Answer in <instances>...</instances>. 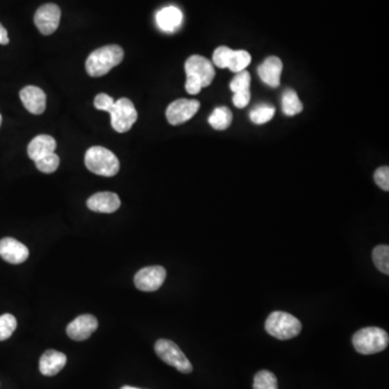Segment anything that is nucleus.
<instances>
[{
	"label": "nucleus",
	"instance_id": "obj_1",
	"mask_svg": "<svg viewBox=\"0 0 389 389\" xmlns=\"http://www.w3.org/2000/svg\"><path fill=\"white\" fill-rule=\"evenodd\" d=\"M185 72L188 76L185 89L192 95L198 94L202 88L209 87L215 76L211 62L201 56H190L185 62Z\"/></svg>",
	"mask_w": 389,
	"mask_h": 389
},
{
	"label": "nucleus",
	"instance_id": "obj_2",
	"mask_svg": "<svg viewBox=\"0 0 389 389\" xmlns=\"http://www.w3.org/2000/svg\"><path fill=\"white\" fill-rule=\"evenodd\" d=\"M124 52L117 44L97 49L89 56L85 62V69L91 77H102L110 73L112 68L119 65L124 60Z\"/></svg>",
	"mask_w": 389,
	"mask_h": 389
},
{
	"label": "nucleus",
	"instance_id": "obj_3",
	"mask_svg": "<svg viewBox=\"0 0 389 389\" xmlns=\"http://www.w3.org/2000/svg\"><path fill=\"white\" fill-rule=\"evenodd\" d=\"M85 163L91 172L107 178L116 175L120 168L116 155L102 146H92L88 149Z\"/></svg>",
	"mask_w": 389,
	"mask_h": 389
},
{
	"label": "nucleus",
	"instance_id": "obj_4",
	"mask_svg": "<svg viewBox=\"0 0 389 389\" xmlns=\"http://www.w3.org/2000/svg\"><path fill=\"white\" fill-rule=\"evenodd\" d=\"M389 336L386 331L377 326H367L357 331L353 336V345L361 355H373L386 349Z\"/></svg>",
	"mask_w": 389,
	"mask_h": 389
},
{
	"label": "nucleus",
	"instance_id": "obj_5",
	"mask_svg": "<svg viewBox=\"0 0 389 389\" xmlns=\"http://www.w3.org/2000/svg\"><path fill=\"white\" fill-rule=\"evenodd\" d=\"M265 330L272 338L291 340L301 333V324L293 315L285 311H274L266 320Z\"/></svg>",
	"mask_w": 389,
	"mask_h": 389
},
{
	"label": "nucleus",
	"instance_id": "obj_6",
	"mask_svg": "<svg viewBox=\"0 0 389 389\" xmlns=\"http://www.w3.org/2000/svg\"><path fill=\"white\" fill-rule=\"evenodd\" d=\"M155 351L163 363L174 367L181 373L188 374L192 372V365L190 360L172 340H165V338L157 340L155 344Z\"/></svg>",
	"mask_w": 389,
	"mask_h": 389
},
{
	"label": "nucleus",
	"instance_id": "obj_7",
	"mask_svg": "<svg viewBox=\"0 0 389 389\" xmlns=\"http://www.w3.org/2000/svg\"><path fill=\"white\" fill-rule=\"evenodd\" d=\"M110 124L113 129L118 133H124L129 131L132 126L135 124L138 119V112L133 103L126 99L122 97L116 101L110 110Z\"/></svg>",
	"mask_w": 389,
	"mask_h": 389
},
{
	"label": "nucleus",
	"instance_id": "obj_8",
	"mask_svg": "<svg viewBox=\"0 0 389 389\" xmlns=\"http://www.w3.org/2000/svg\"><path fill=\"white\" fill-rule=\"evenodd\" d=\"M199 108V101L180 99L169 105L165 116L172 126H179L192 119Z\"/></svg>",
	"mask_w": 389,
	"mask_h": 389
},
{
	"label": "nucleus",
	"instance_id": "obj_9",
	"mask_svg": "<svg viewBox=\"0 0 389 389\" xmlns=\"http://www.w3.org/2000/svg\"><path fill=\"white\" fill-rule=\"evenodd\" d=\"M61 19V9L54 3H47L38 8L35 13V25L42 35L53 34Z\"/></svg>",
	"mask_w": 389,
	"mask_h": 389
},
{
	"label": "nucleus",
	"instance_id": "obj_10",
	"mask_svg": "<svg viewBox=\"0 0 389 389\" xmlns=\"http://www.w3.org/2000/svg\"><path fill=\"white\" fill-rule=\"evenodd\" d=\"M167 272L163 266H149L136 272L134 285L144 292L157 291L163 285Z\"/></svg>",
	"mask_w": 389,
	"mask_h": 389
},
{
	"label": "nucleus",
	"instance_id": "obj_11",
	"mask_svg": "<svg viewBox=\"0 0 389 389\" xmlns=\"http://www.w3.org/2000/svg\"><path fill=\"white\" fill-rule=\"evenodd\" d=\"M97 326H99V322L94 316L81 315L68 324L66 328V333L72 340L81 342V340L90 338L97 331Z\"/></svg>",
	"mask_w": 389,
	"mask_h": 389
},
{
	"label": "nucleus",
	"instance_id": "obj_12",
	"mask_svg": "<svg viewBox=\"0 0 389 389\" xmlns=\"http://www.w3.org/2000/svg\"><path fill=\"white\" fill-rule=\"evenodd\" d=\"M0 256L10 264H22L28 258L29 251L22 242L7 237L0 240Z\"/></svg>",
	"mask_w": 389,
	"mask_h": 389
},
{
	"label": "nucleus",
	"instance_id": "obj_13",
	"mask_svg": "<svg viewBox=\"0 0 389 389\" xmlns=\"http://www.w3.org/2000/svg\"><path fill=\"white\" fill-rule=\"evenodd\" d=\"M19 97L23 105L29 113L34 115H42L46 110V93L40 88L35 85H27L19 92Z\"/></svg>",
	"mask_w": 389,
	"mask_h": 389
},
{
	"label": "nucleus",
	"instance_id": "obj_14",
	"mask_svg": "<svg viewBox=\"0 0 389 389\" xmlns=\"http://www.w3.org/2000/svg\"><path fill=\"white\" fill-rule=\"evenodd\" d=\"M120 204L118 194L110 192H97L87 201L88 208L99 213H113L119 209Z\"/></svg>",
	"mask_w": 389,
	"mask_h": 389
},
{
	"label": "nucleus",
	"instance_id": "obj_15",
	"mask_svg": "<svg viewBox=\"0 0 389 389\" xmlns=\"http://www.w3.org/2000/svg\"><path fill=\"white\" fill-rule=\"evenodd\" d=\"M282 68H283V64L279 58L270 56L258 66V76L263 83H265L270 87L277 88L280 85Z\"/></svg>",
	"mask_w": 389,
	"mask_h": 389
},
{
	"label": "nucleus",
	"instance_id": "obj_16",
	"mask_svg": "<svg viewBox=\"0 0 389 389\" xmlns=\"http://www.w3.org/2000/svg\"><path fill=\"white\" fill-rule=\"evenodd\" d=\"M67 358L58 350L49 349L39 360V370L44 376H54L65 367Z\"/></svg>",
	"mask_w": 389,
	"mask_h": 389
},
{
	"label": "nucleus",
	"instance_id": "obj_17",
	"mask_svg": "<svg viewBox=\"0 0 389 389\" xmlns=\"http://www.w3.org/2000/svg\"><path fill=\"white\" fill-rule=\"evenodd\" d=\"M56 149V142L54 138L46 134L36 136L27 146V154L29 158L37 161L44 156L54 153Z\"/></svg>",
	"mask_w": 389,
	"mask_h": 389
},
{
	"label": "nucleus",
	"instance_id": "obj_18",
	"mask_svg": "<svg viewBox=\"0 0 389 389\" xmlns=\"http://www.w3.org/2000/svg\"><path fill=\"white\" fill-rule=\"evenodd\" d=\"M156 21L161 31L172 33L182 24L183 15L179 8L170 6V7L163 8L157 13Z\"/></svg>",
	"mask_w": 389,
	"mask_h": 389
},
{
	"label": "nucleus",
	"instance_id": "obj_19",
	"mask_svg": "<svg viewBox=\"0 0 389 389\" xmlns=\"http://www.w3.org/2000/svg\"><path fill=\"white\" fill-rule=\"evenodd\" d=\"M233 122V114L226 106L217 107L209 117L210 126L215 130H226Z\"/></svg>",
	"mask_w": 389,
	"mask_h": 389
},
{
	"label": "nucleus",
	"instance_id": "obj_20",
	"mask_svg": "<svg viewBox=\"0 0 389 389\" xmlns=\"http://www.w3.org/2000/svg\"><path fill=\"white\" fill-rule=\"evenodd\" d=\"M282 110L287 116H295L303 110V104L293 89H287L282 97Z\"/></svg>",
	"mask_w": 389,
	"mask_h": 389
},
{
	"label": "nucleus",
	"instance_id": "obj_21",
	"mask_svg": "<svg viewBox=\"0 0 389 389\" xmlns=\"http://www.w3.org/2000/svg\"><path fill=\"white\" fill-rule=\"evenodd\" d=\"M250 63L251 56L249 52L245 51V50H233L227 68L237 74L239 72L245 71Z\"/></svg>",
	"mask_w": 389,
	"mask_h": 389
},
{
	"label": "nucleus",
	"instance_id": "obj_22",
	"mask_svg": "<svg viewBox=\"0 0 389 389\" xmlns=\"http://www.w3.org/2000/svg\"><path fill=\"white\" fill-rule=\"evenodd\" d=\"M253 389H278L277 377L267 370H262L254 376Z\"/></svg>",
	"mask_w": 389,
	"mask_h": 389
},
{
	"label": "nucleus",
	"instance_id": "obj_23",
	"mask_svg": "<svg viewBox=\"0 0 389 389\" xmlns=\"http://www.w3.org/2000/svg\"><path fill=\"white\" fill-rule=\"evenodd\" d=\"M275 107L272 106V105H258L254 110H251L250 119L253 124H266V122L272 119V117L275 116Z\"/></svg>",
	"mask_w": 389,
	"mask_h": 389
},
{
	"label": "nucleus",
	"instance_id": "obj_24",
	"mask_svg": "<svg viewBox=\"0 0 389 389\" xmlns=\"http://www.w3.org/2000/svg\"><path fill=\"white\" fill-rule=\"evenodd\" d=\"M373 262L379 272L385 275L389 274V247L385 245L375 247L373 250Z\"/></svg>",
	"mask_w": 389,
	"mask_h": 389
},
{
	"label": "nucleus",
	"instance_id": "obj_25",
	"mask_svg": "<svg viewBox=\"0 0 389 389\" xmlns=\"http://www.w3.org/2000/svg\"><path fill=\"white\" fill-rule=\"evenodd\" d=\"M17 326V319L13 315L5 314L0 316V340H6L11 338Z\"/></svg>",
	"mask_w": 389,
	"mask_h": 389
},
{
	"label": "nucleus",
	"instance_id": "obj_26",
	"mask_svg": "<svg viewBox=\"0 0 389 389\" xmlns=\"http://www.w3.org/2000/svg\"><path fill=\"white\" fill-rule=\"evenodd\" d=\"M36 168L42 173H53L58 170L60 165V158L56 153L50 154V155L44 156L42 159L35 161Z\"/></svg>",
	"mask_w": 389,
	"mask_h": 389
},
{
	"label": "nucleus",
	"instance_id": "obj_27",
	"mask_svg": "<svg viewBox=\"0 0 389 389\" xmlns=\"http://www.w3.org/2000/svg\"><path fill=\"white\" fill-rule=\"evenodd\" d=\"M251 85V75L248 71L239 72L237 75L233 77V81H231V90L233 93L241 92V91H248L250 90Z\"/></svg>",
	"mask_w": 389,
	"mask_h": 389
},
{
	"label": "nucleus",
	"instance_id": "obj_28",
	"mask_svg": "<svg viewBox=\"0 0 389 389\" xmlns=\"http://www.w3.org/2000/svg\"><path fill=\"white\" fill-rule=\"evenodd\" d=\"M233 50L229 47H219L213 53V63L220 68H227Z\"/></svg>",
	"mask_w": 389,
	"mask_h": 389
},
{
	"label": "nucleus",
	"instance_id": "obj_29",
	"mask_svg": "<svg viewBox=\"0 0 389 389\" xmlns=\"http://www.w3.org/2000/svg\"><path fill=\"white\" fill-rule=\"evenodd\" d=\"M375 184L379 185L385 192L389 190V168L387 165L377 169L374 173Z\"/></svg>",
	"mask_w": 389,
	"mask_h": 389
},
{
	"label": "nucleus",
	"instance_id": "obj_30",
	"mask_svg": "<svg viewBox=\"0 0 389 389\" xmlns=\"http://www.w3.org/2000/svg\"><path fill=\"white\" fill-rule=\"evenodd\" d=\"M115 100L106 93H100L97 94L94 99V107L97 110H103V112H110Z\"/></svg>",
	"mask_w": 389,
	"mask_h": 389
},
{
	"label": "nucleus",
	"instance_id": "obj_31",
	"mask_svg": "<svg viewBox=\"0 0 389 389\" xmlns=\"http://www.w3.org/2000/svg\"><path fill=\"white\" fill-rule=\"evenodd\" d=\"M251 92L248 91H241V92L233 93V103L237 108H245L250 103Z\"/></svg>",
	"mask_w": 389,
	"mask_h": 389
},
{
	"label": "nucleus",
	"instance_id": "obj_32",
	"mask_svg": "<svg viewBox=\"0 0 389 389\" xmlns=\"http://www.w3.org/2000/svg\"><path fill=\"white\" fill-rule=\"evenodd\" d=\"M9 44V37H8L7 29L0 23V44Z\"/></svg>",
	"mask_w": 389,
	"mask_h": 389
},
{
	"label": "nucleus",
	"instance_id": "obj_33",
	"mask_svg": "<svg viewBox=\"0 0 389 389\" xmlns=\"http://www.w3.org/2000/svg\"><path fill=\"white\" fill-rule=\"evenodd\" d=\"M120 389H141V388H136V387H132V386H124L122 387V388Z\"/></svg>",
	"mask_w": 389,
	"mask_h": 389
},
{
	"label": "nucleus",
	"instance_id": "obj_34",
	"mask_svg": "<svg viewBox=\"0 0 389 389\" xmlns=\"http://www.w3.org/2000/svg\"><path fill=\"white\" fill-rule=\"evenodd\" d=\"M1 122H3V117H1V114H0V126H1Z\"/></svg>",
	"mask_w": 389,
	"mask_h": 389
}]
</instances>
